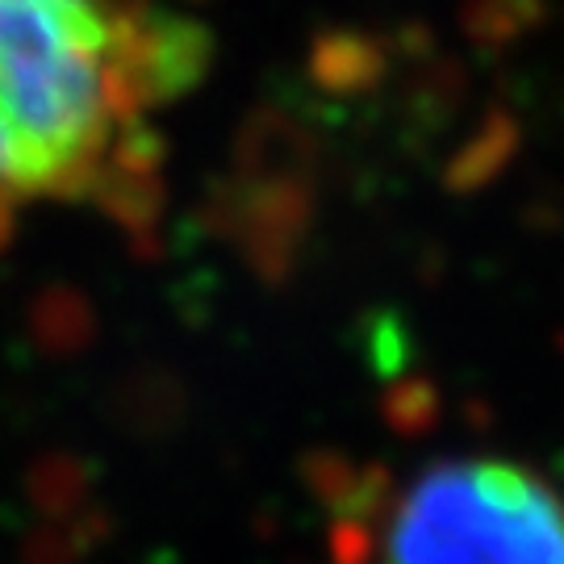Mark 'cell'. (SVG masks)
Segmentation results:
<instances>
[{
	"label": "cell",
	"instance_id": "cell-1",
	"mask_svg": "<svg viewBox=\"0 0 564 564\" xmlns=\"http://www.w3.org/2000/svg\"><path fill=\"white\" fill-rule=\"evenodd\" d=\"M167 63L139 0H0V235L34 205L139 181Z\"/></svg>",
	"mask_w": 564,
	"mask_h": 564
},
{
	"label": "cell",
	"instance_id": "cell-2",
	"mask_svg": "<svg viewBox=\"0 0 564 564\" xmlns=\"http://www.w3.org/2000/svg\"><path fill=\"white\" fill-rule=\"evenodd\" d=\"M381 564H564V498L519 464H435L389 506Z\"/></svg>",
	"mask_w": 564,
	"mask_h": 564
}]
</instances>
